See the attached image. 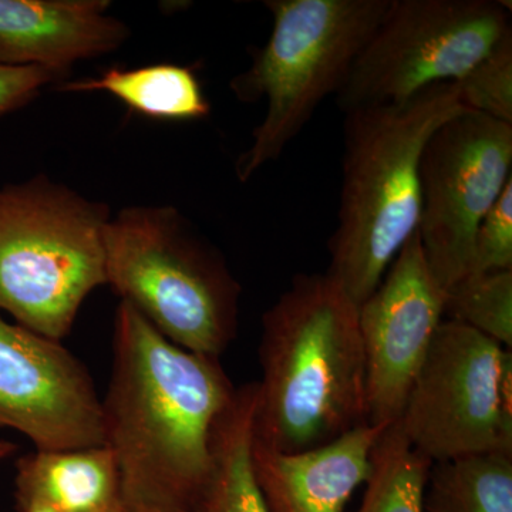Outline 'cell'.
Returning a JSON list of instances; mask_svg holds the SVG:
<instances>
[{
	"label": "cell",
	"mask_w": 512,
	"mask_h": 512,
	"mask_svg": "<svg viewBox=\"0 0 512 512\" xmlns=\"http://www.w3.org/2000/svg\"><path fill=\"white\" fill-rule=\"evenodd\" d=\"M57 92H103L128 109L158 121H200L211 114V104L191 67L156 63L134 69L111 67L92 79L57 84Z\"/></svg>",
	"instance_id": "obj_15"
},
{
	"label": "cell",
	"mask_w": 512,
	"mask_h": 512,
	"mask_svg": "<svg viewBox=\"0 0 512 512\" xmlns=\"http://www.w3.org/2000/svg\"><path fill=\"white\" fill-rule=\"evenodd\" d=\"M22 512H49V511L42 510V508H28V510H25Z\"/></svg>",
	"instance_id": "obj_24"
},
{
	"label": "cell",
	"mask_w": 512,
	"mask_h": 512,
	"mask_svg": "<svg viewBox=\"0 0 512 512\" xmlns=\"http://www.w3.org/2000/svg\"><path fill=\"white\" fill-rule=\"evenodd\" d=\"M0 429L36 450L103 446V412L92 376L62 342L0 316Z\"/></svg>",
	"instance_id": "obj_10"
},
{
	"label": "cell",
	"mask_w": 512,
	"mask_h": 512,
	"mask_svg": "<svg viewBox=\"0 0 512 512\" xmlns=\"http://www.w3.org/2000/svg\"><path fill=\"white\" fill-rule=\"evenodd\" d=\"M444 316L512 349V269L466 275L446 291Z\"/></svg>",
	"instance_id": "obj_19"
},
{
	"label": "cell",
	"mask_w": 512,
	"mask_h": 512,
	"mask_svg": "<svg viewBox=\"0 0 512 512\" xmlns=\"http://www.w3.org/2000/svg\"><path fill=\"white\" fill-rule=\"evenodd\" d=\"M510 12L494 0H390L336 93L339 109L403 103L458 82L512 33Z\"/></svg>",
	"instance_id": "obj_7"
},
{
	"label": "cell",
	"mask_w": 512,
	"mask_h": 512,
	"mask_svg": "<svg viewBox=\"0 0 512 512\" xmlns=\"http://www.w3.org/2000/svg\"><path fill=\"white\" fill-rule=\"evenodd\" d=\"M16 450L15 444L6 443V441H0V458H5L10 456L13 451Z\"/></svg>",
	"instance_id": "obj_23"
},
{
	"label": "cell",
	"mask_w": 512,
	"mask_h": 512,
	"mask_svg": "<svg viewBox=\"0 0 512 512\" xmlns=\"http://www.w3.org/2000/svg\"><path fill=\"white\" fill-rule=\"evenodd\" d=\"M15 498L19 512H127L119 466L106 444L19 458Z\"/></svg>",
	"instance_id": "obj_14"
},
{
	"label": "cell",
	"mask_w": 512,
	"mask_h": 512,
	"mask_svg": "<svg viewBox=\"0 0 512 512\" xmlns=\"http://www.w3.org/2000/svg\"><path fill=\"white\" fill-rule=\"evenodd\" d=\"M456 83L346 113L339 225L328 275L357 306L419 227L420 161L437 128L466 111Z\"/></svg>",
	"instance_id": "obj_3"
},
{
	"label": "cell",
	"mask_w": 512,
	"mask_h": 512,
	"mask_svg": "<svg viewBox=\"0 0 512 512\" xmlns=\"http://www.w3.org/2000/svg\"><path fill=\"white\" fill-rule=\"evenodd\" d=\"M512 269V180L485 214L474 237L473 256L467 275H483Z\"/></svg>",
	"instance_id": "obj_21"
},
{
	"label": "cell",
	"mask_w": 512,
	"mask_h": 512,
	"mask_svg": "<svg viewBox=\"0 0 512 512\" xmlns=\"http://www.w3.org/2000/svg\"><path fill=\"white\" fill-rule=\"evenodd\" d=\"M423 512H512V454L434 463Z\"/></svg>",
	"instance_id": "obj_17"
},
{
	"label": "cell",
	"mask_w": 512,
	"mask_h": 512,
	"mask_svg": "<svg viewBox=\"0 0 512 512\" xmlns=\"http://www.w3.org/2000/svg\"><path fill=\"white\" fill-rule=\"evenodd\" d=\"M466 109L512 124V33L456 82Z\"/></svg>",
	"instance_id": "obj_20"
},
{
	"label": "cell",
	"mask_w": 512,
	"mask_h": 512,
	"mask_svg": "<svg viewBox=\"0 0 512 512\" xmlns=\"http://www.w3.org/2000/svg\"><path fill=\"white\" fill-rule=\"evenodd\" d=\"M62 77L52 70L36 66H8L0 63V119L28 106L40 90Z\"/></svg>",
	"instance_id": "obj_22"
},
{
	"label": "cell",
	"mask_w": 512,
	"mask_h": 512,
	"mask_svg": "<svg viewBox=\"0 0 512 512\" xmlns=\"http://www.w3.org/2000/svg\"><path fill=\"white\" fill-rule=\"evenodd\" d=\"M512 124L466 110L427 141L420 161L417 234L437 284L467 275L474 237L512 180Z\"/></svg>",
	"instance_id": "obj_9"
},
{
	"label": "cell",
	"mask_w": 512,
	"mask_h": 512,
	"mask_svg": "<svg viewBox=\"0 0 512 512\" xmlns=\"http://www.w3.org/2000/svg\"><path fill=\"white\" fill-rule=\"evenodd\" d=\"M106 284L164 338L220 357L238 332V284L224 256L173 205H131L104 229Z\"/></svg>",
	"instance_id": "obj_4"
},
{
	"label": "cell",
	"mask_w": 512,
	"mask_h": 512,
	"mask_svg": "<svg viewBox=\"0 0 512 512\" xmlns=\"http://www.w3.org/2000/svg\"><path fill=\"white\" fill-rule=\"evenodd\" d=\"M389 426L360 424L323 446L282 453L252 437V468L271 512H346L372 473L377 441Z\"/></svg>",
	"instance_id": "obj_13"
},
{
	"label": "cell",
	"mask_w": 512,
	"mask_h": 512,
	"mask_svg": "<svg viewBox=\"0 0 512 512\" xmlns=\"http://www.w3.org/2000/svg\"><path fill=\"white\" fill-rule=\"evenodd\" d=\"M254 440L301 453L366 423L359 306L328 274L298 275L262 316Z\"/></svg>",
	"instance_id": "obj_2"
},
{
	"label": "cell",
	"mask_w": 512,
	"mask_h": 512,
	"mask_svg": "<svg viewBox=\"0 0 512 512\" xmlns=\"http://www.w3.org/2000/svg\"><path fill=\"white\" fill-rule=\"evenodd\" d=\"M390 0H268L274 26L252 63L229 83L244 103L266 101L264 120L235 173L248 183L281 157L330 94L345 82Z\"/></svg>",
	"instance_id": "obj_6"
},
{
	"label": "cell",
	"mask_w": 512,
	"mask_h": 512,
	"mask_svg": "<svg viewBox=\"0 0 512 512\" xmlns=\"http://www.w3.org/2000/svg\"><path fill=\"white\" fill-rule=\"evenodd\" d=\"M136 512H161V511H154V510H144V511H136Z\"/></svg>",
	"instance_id": "obj_25"
},
{
	"label": "cell",
	"mask_w": 512,
	"mask_h": 512,
	"mask_svg": "<svg viewBox=\"0 0 512 512\" xmlns=\"http://www.w3.org/2000/svg\"><path fill=\"white\" fill-rule=\"evenodd\" d=\"M397 423L433 464L512 454L511 350L443 320Z\"/></svg>",
	"instance_id": "obj_8"
},
{
	"label": "cell",
	"mask_w": 512,
	"mask_h": 512,
	"mask_svg": "<svg viewBox=\"0 0 512 512\" xmlns=\"http://www.w3.org/2000/svg\"><path fill=\"white\" fill-rule=\"evenodd\" d=\"M111 212L46 175L0 188V311L46 338H66L87 296L106 284Z\"/></svg>",
	"instance_id": "obj_5"
},
{
	"label": "cell",
	"mask_w": 512,
	"mask_h": 512,
	"mask_svg": "<svg viewBox=\"0 0 512 512\" xmlns=\"http://www.w3.org/2000/svg\"><path fill=\"white\" fill-rule=\"evenodd\" d=\"M109 0H0V63L52 70L119 50L130 28Z\"/></svg>",
	"instance_id": "obj_12"
},
{
	"label": "cell",
	"mask_w": 512,
	"mask_h": 512,
	"mask_svg": "<svg viewBox=\"0 0 512 512\" xmlns=\"http://www.w3.org/2000/svg\"><path fill=\"white\" fill-rule=\"evenodd\" d=\"M256 383L238 387L215 427L211 477L197 512H271L252 468Z\"/></svg>",
	"instance_id": "obj_16"
},
{
	"label": "cell",
	"mask_w": 512,
	"mask_h": 512,
	"mask_svg": "<svg viewBox=\"0 0 512 512\" xmlns=\"http://www.w3.org/2000/svg\"><path fill=\"white\" fill-rule=\"evenodd\" d=\"M446 292L437 284L414 232L375 292L359 306L366 360V423L390 426L402 416L437 328Z\"/></svg>",
	"instance_id": "obj_11"
},
{
	"label": "cell",
	"mask_w": 512,
	"mask_h": 512,
	"mask_svg": "<svg viewBox=\"0 0 512 512\" xmlns=\"http://www.w3.org/2000/svg\"><path fill=\"white\" fill-rule=\"evenodd\" d=\"M430 460L414 450L394 421L377 441L372 473L355 512H423Z\"/></svg>",
	"instance_id": "obj_18"
},
{
	"label": "cell",
	"mask_w": 512,
	"mask_h": 512,
	"mask_svg": "<svg viewBox=\"0 0 512 512\" xmlns=\"http://www.w3.org/2000/svg\"><path fill=\"white\" fill-rule=\"evenodd\" d=\"M113 355L101 412L127 512H197L211 477L215 427L238 387L220 357L174 345L124 302Z\"/></svg>",
	"instance_id": "obj_1"
}]
</instances>
